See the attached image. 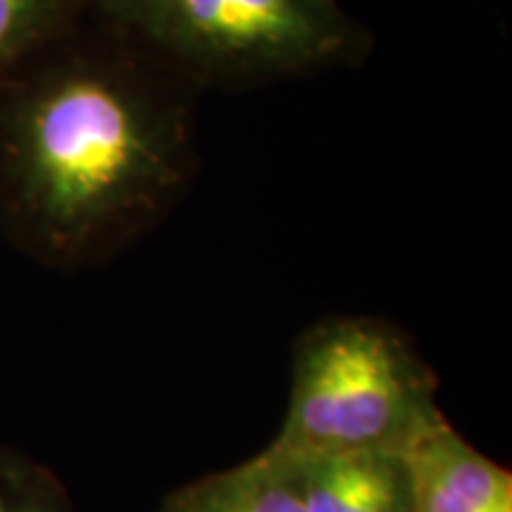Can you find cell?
<instances>
[{
	"label": "cell",
	"mask_w": 512,
	"mask_h": 512,
	"mask_svg": "<svg viewBox=\"0 0 512 512\" xmlns=\"http://www.w3.org/2000/svg\"><path fill=\"white\" fill-rule=\"evenodd\" d=\"M413 512H512V477L444 420L403 453Z\"/></svg>",
	"instance_id": "4"
},
{
	"label": "cell",
	"mask_w": 512,
	"mask_h": 512,
	"mask_svg": "<svg viewBox=\"0 0 512 512\" xmlns=\"http://www.w3.org/2000/svg\"><path fill=\"white\" fill-rule=\"evenodd\" d=\"M197 93L100 19L29 57L0 83L8 242L48 268L81 271L157 228L197 169Z\"/></svg>",
	"instance_id": "1"
},
{
	"label": "cell",
	"mask_w": 512,
	"mask_h": 512,
	"mask_svg": "<svg viewBox=\"0 0 512 512\" xmlns=\"http://www.w3.org/2000/svg\"><path fill=\"white\" fill-rule=\"evenodd\" d=\"M0 512H72V508L46 467L0 446Z\"/></svg>",
	"instance_id": "7"
},
{
	"label": "cell",
	"mask_w": 512,
	"mask_h": 512,
	"mask_svg": "<svg viewBox=\"0 0 512 512\" xmlns=\"http://www.w3.org/2000/svg\"><path fill=\"white\" fill-rule=\"evenodd\" d=\"M91 17L197 91L302 79L351 67L370 50L368 29L337 0H91Z\"/></svg>",
	"instance_id": "2"
},
{
	"label": "cell",
	"mask_w": 512,
	"mask_h": 512,
	"mask_svg": "<svg viewBox=\"0 0 512 512\" xmlns=\"http://www.w3.org/2000/svg\"><path fill=\"white\" fill-rule=\"evenodd\" d=\"M444 420L432 373L401 332L377 318H328L294 344L290 403L266 451L406 453Z\"/></svg>",
	"instance_id": "3"
},
{
	"label": "cell",
	"mask_w": 512,
	"mask_h": 512,
	"mask_svg": "<svg viewBox=\"0 0 512 512\" xmlns=\"http://www.w3.org/2000/svg\"><path fill=\"white\" fill-rule=\"evenodd\" d=\"M285 460L304 512H413L403 453L354 451Z\"/></svg>",
	"instance_id": "5"
},
{
	"label": "cell",
	"mask_w": 512,
	"mask_h": 512,
	"mask_svg": "<svg viewBox=\"0 0 512 512\" xmlns=\"http://www.w3.org/2000/svg\"><path fill=\"white\" fill-rule=\"evenodd\" d=\"M91 17V0H0V83Z\"/></svg>",
	"instance_id": "6"
}]
</instances>
